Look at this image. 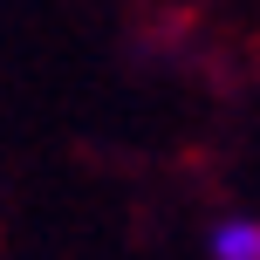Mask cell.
Listing matches in <instances>:
<instances>
[{
	"label": "cell",
	"instance_id": "obj_1",
	"mask_svg": "<svg viewBox=\"0 0 260 260\" xmlns=\"http://www.w3.org/2000/svg\"><path fill=\"white\" fill-rule=\"evenodd\" d=\"M206 253H212V260H260V219H247V212L219 219V226L206 233Z\"/></svg>",
	"mask_w": 260,
	"mask_h": 260
}]
</instances>
